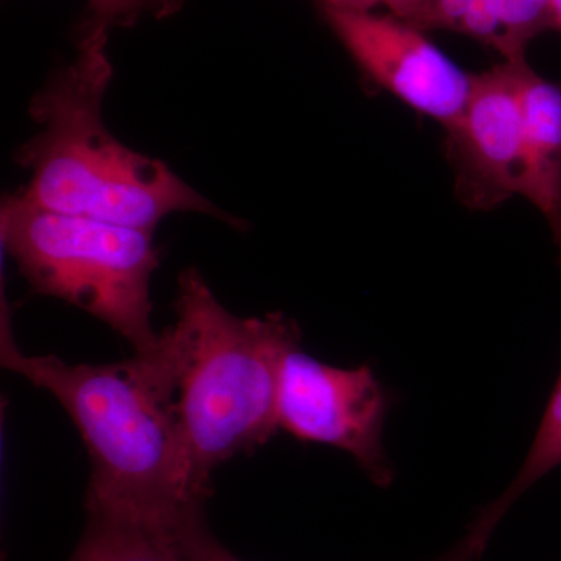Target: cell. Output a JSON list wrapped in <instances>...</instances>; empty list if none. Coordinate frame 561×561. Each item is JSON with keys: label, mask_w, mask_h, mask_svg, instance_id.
<instances>
[{"label": "cell", "mask_w": 561, "mask_h": 561, "mask_svg": "<svg viewBox=\"0 0 561 561\" xmlns=\"http://www.w3.org/2000/svg\"><path fill=\"white\" fill-rule=\"evenodd\" d=\"M421 31H451L501 54V31L493 0H427Z\"/></svg>", "instance_id": "obj_11"}, {"label": "cell", "mask_w": 561, "mask_h": 561, "mask_svg": "<svg viewBox=\"0 0 561 561\" xmlns=\"http://www.w3.org/2000/svg\"><path fill=\"white\" fill-rule=\"evenodd\" d=\"M90 522L69 561H187L181 529L108 513Z\"/></svg>", "instance_id": "obj_9"}, {"label": "cell", "mask_w": 561, "mask_h": 561, "mask_svg": "<svg viewBox=\"0 0 561 561\" xmlns=\"http://www.w3.org/2000/svg\"><path fill=\"white\" fill-rule=\"evenodd\" d=\"M108 31L92 21L76 60L33 99L41 130L21 149L31 181L16 197L147 231L183 210L221 216L164 162L128 149L103 124V99L113 79Z\"/></svg>", "instance_id": "obj_2"}, {"label": "cell", "mask_w": 561, "mask_h": 561, "mask_svg": "<svg viewBox=\"0 0 561 561\" xmlns=\"http://www.w3.org/2000/svg\"><path fill=\"white\" fill-rule=\"evenodd\" d=\"M493 3L504 60H523L531 41L556 31L552 0H493Z\"/></svg>", "instance_id": "obj_13"}, {"label": "cell", "mask_w": 561, "mask_h": 561, "mask_svg": "<svg viewBox=\"0 0 561 561\" xmlns=\"http://www.w3.org/2000/svg\"><path fill=\"white\" fill-rule=\"evenodd\" d=\"M324 20L376 84L448 128L467 105L472 73L465 72L424 31L393 14L324 5Z\"/></svg>", "instance_id": "obj_6"}, {"label": "cell", "mask_w": 561, "mask_h": 561, "mask_svg": "<svg viewBox=\"0 0 561 561\" xmlns=\"http://www.w3.org/2000/svg\"><path fill=\"white\" fill-rule=\"evenodd\" d=\"M324 5L334 9L371 11L376 5H383V0H323Z\"/></svg>", "instance_id": "obj_16"}, {"label": "cell", "mask_w": 561, "mask_h": 561, "mask_svg": "<svg viewBox=\"0 0 561 561\" xmlns=\"http://www.w3.org/2000/svg\"><path fill=\"white\" fill-rule=\"evenodd\" d=\"M175 308V324L162 337L175 375L187 485L203 504L220 465L261 448L279 431L280 370L301 334L283 313L234 316L194 268L180 276Z\"/></svg>", "instance_id": "obj_3"}, {"label": "cell", "mask_w": 561, "mask_h": 561, "mask_svg": "<svg viewBox=\"0 0 561 561\" xmlns=\"http://www.w3.org/2000/svg\"><path fill=\"white\" fill-rule=\"evenodd\" d=\"M523 175L519 195L546 220L561 217V88L522 62Z\"/></svg>", "instance_id": "obj_8"}, {"label": "cell", "mask_w": 561, "mask_h": 561, "mask_svg": "<svg viewBox=\"0 0 561 561\" xmlns=\"http://www.w3.org/2000/svg\"><path fill=\"white\" fill-rule=\"evenodd\" d=\"M147 7H153V9H158L161 7L162 10L171 9L173 0H146Z\"/></svg>", "instance_id": "obj_18"}, {"label": "cell", "mask_w": 561, "mask_h": 561, "mask_svg": "<svg viewBox=\"0 0 561 561\" xmlns=\"http://www.w3.org/2000/svg\"><path fill=\"white\" fill-rule=\"evenodd\" d=\"M3 302L0 360L49 391L68 412L91 459L88 512L180 529L203 504L192 497L181 448L175 375L160 332L151 348L114 364L28 356Z\"/></svg>", "instance_id": "obj_1"}, {"label": "cell", "mask_w": 561, "mask_h": 561, "mask_svg": "<svg viewBox=\"0 0 561 561\" xmlns=\"http://www.w3.org/2000/svg\"><path fill=\"white\" fill-rule=\"evenodd\" d=\"M391 398L370 365L339 368L295 346L284 359L279 430L305 443L348 453L378 486L393 482L383 446Z\"/></svg>", "instance_id": "obj_5"}, {"label": "cell", "mask_w": 561, "mask_h": 561, "mask_svg": "<svg viewBox=\"0 0 561 561\" xmlns=\"http://www.w3.org/2000/svg\"><path fill=\"white\" fill-rule=\"evenodd\" d=\"M2 242L33 289L113 328L136 353L158 342L150 279L160 264L153 231L38 208L10 197Z\"/></svg>", "instance_id": "obj_4"}, {"label": "cell", "mask_w": 561, "mask_h": 561, "mask_svg": "<svg viewBox=\"0 0 561 561\" xmlns=\"http://www.w3.org/2000/svg\"><path fill=\"white\" fill-rule=\"evenodd\" d=\"M493 531V527L489 524L474 519L467 535L454 546L451 551L434 561H479L489 546ZM181 540H183L187 561H242L232 556L210 534L203 512L186 523L181 530Z\"/></svg>", "instance_id": "obj_12"}, {"label": "cell", "mask_w": 561, "mask_h": 561, "mask_svg": "<svg viewBox=\"0 0 561 561\" xmlns=\"http://www.w3.org/2000/svg\"><path fill=\"white\" fill-rule=\"evenodd\" d=\"M553 20H556V31H561V0H552Z\"/></svg>", "instance_id": "obj_17"}, {"label": "cell", "mask_w": 561, "mask_h": 561, "mask_svg": "<svg viewBox=\"0 0 561 561\" xmlns=\"http://www.w3.org/2000/svg\"><path fill=\"white\" fill-rule=\"evenodd\" d=\"M526 60H502L472 73L460 116L446 130V150L459 201L472 210H493L519 195L523 114L519 69Z\"/></svg>", "instance_id": "obj_7"}, {"label": "cell", "mask_w": 561, "mask_h": 561, "mask_svg": "<svg viewBox=\"0 0 561 561\" xmlns=\"http://www.w3.org/2000/svg\"><path fill=\"white\" fill-rule=\"evenodd\" d=\"M390 14L420 28L427 0H383Z\"/></svg>", "instance_id": "obj_15"}, {"label": "cell", "mask_w": 561, "mask_h": 561, "mask_svg": "<svg viewBox=\"0 0 561 561\" xmlns=\"http://www.w3.org/2000/svg\"><path fill=\"white\" fill-rule=\"evenodd\" d=\"M92 21L101 24L117 25L131 21L147 7L146 0H90Z\"/></svg>", "instance_id": "obj_14"}, {"label": "cell", "mask_w": 561, "mask_h": 561, "mask_svg": "<svg viewBox=\"0 0 561 561\" xmlns=\"http://www.w3.org/2000/svg\"><path fill=\"white\" fill-rule=\"evenodd\" d=\"M551 227L553 242H556L557 251H559V264L561 265V217L549 221ZM561 465V373L559 381L556 383L548 405L540 421L537 434H535L534 443H531L529 454L524 459L523 467L519 468L518 474L505 489L497 500L491 501L486 507L497 516L504 518L511 511L513 504L531 489L545 476L556 470Z\"/></svg>", "instance_id": "obj_10"}]
</instances>
